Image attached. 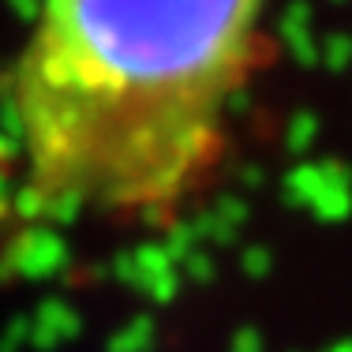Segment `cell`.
<instances>
[{"instance_id": "cell-1", "label": "cell", "mask_w": 352, "mask_h": 352, "mask_svg": "<svg viewBox=\"0 0 352 352\" xmlns=\"http://www.w3.org/2000/svg\"><path fill=\"white\" fill-rule=\"evenodd\" d=\"M266 0H41L8 75L41 210L173 217L210 180L263 56Z\"/></svg>"}]
</instances>
